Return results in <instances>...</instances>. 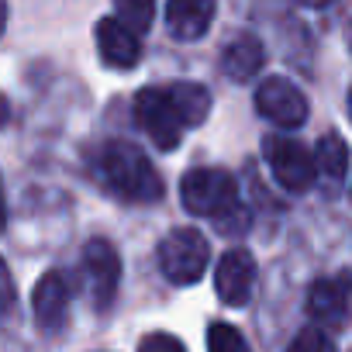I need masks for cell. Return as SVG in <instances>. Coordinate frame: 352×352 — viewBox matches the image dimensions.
<instances>
[{"label":"cell","mask_w":352,"mask_h":352,"mask_svg":"<svg viewBox=\"0 0 352 352\" xmlns=\"http://www.w3.org/2000/svg\"><path fill=\"white\" fill-rule=\"evenodd\" d=\"M314 169H321L324 176H331L335 184L345 180L349 173V145L338 131H328L321 142H318V155H314Z\"/></svg>","instance_id":"9a60e30c"},{"label":"cell","mask_w":352,"mask_h":352,"mask_svg":"<svg viewBox=\"0 0 352 352\" xmlns=\"http://www.w3.org/2000/svg\"><path fill=\"white\" fill-rule=\"evenodd\" d=\"M180 201L197 218H218L221 232H245V208L239 204V184L225 169H190L180 180Z\"/></svg>","instance_id":"7a4b0ae2"},{"label":"cell","mask_w":352,"mask_h":352,"mask_svg":"<svg viewBox=\"0 0 352 352\" xmlns=\"http://www.w3.org/2000/svg\"><path fill=\"white\" fill-rule=\"evenodd\" d=\"M80 270H83V283L87 294L94 300V307H111L118 283H121V256L107 239H90L83 256H80Z\"/></svg>","instance_id":"5b68a950"},{"label":"cell","mask_w":352,"mask_h":352,"mask_svg":"<svg viewBox=\"0 0 352 352\" xmlns=\"http://www.w3.org/2000/svg\"><path fill=\"white\" fill-rule=\"evenodd\" d=\"M32 311H35V324L42 331H56L63 328L66 314H69V283L59 270H49L32 294Z\"/></svg>","instance_id":"30bf717a"},{"label":"cell","mask_w":352,"mask_h":352,"mask_svg":"<svg viewBox=\"0 0 352 352\" xmlns=\"http://www.w3.org/2000/svg\"><path fill=\"white\" fill-rule=\"evenodd\" d=\"M214 290L221 304L245 307L256 290V259L249 249H228L214 266Z\"/></svg>","instance_id":"ba28073f"},{"label":"cell","mask_w":352,"mask_h":352,"mask_svg":"<svg viewBox=\"0 0 352 352\" xmlns=\"http://www.w3.org/2000/svg\"><path fill=\"white\" fill-rule=\"evenodd\" d=\"M166 97H169V107H173L176 118H180L184 128H201V124L208 121V111H211V94H208V87L180 80V83H173V87L166 90Z\"/></svg>","instance_id":"5bb4252c"},{"label":"cell","mask_w":352,"mask_h":352,"mask_svg":"<svg viewBox=\"0 0 352 352\" xmlns=\"http://www.w3.org/2000/svg\"><path fill=\"white\" fill-rule=\"evenodd\" d=\"M11 121V104H8V97L4 94H0V128H4Z\"/></svg>","instance_id":"44dd1931"},{"label":"cell","mask_w":352,"mask_h":352,"mask_svg":"<svg viewBox=\"0 0 352 352\" xmlns=\"http://www.w3.org/2000/svg\"><path fill=\"white\" fill-rule=\"evenodd\" d=\"M256 111L276 128H300L307 121V97L287 76H270L256 90Z\"/></svg>","instance_id":"52a82bcc"},{"label":"cell","mask_w":352,"mask_h":352,"mask_svg":"<svg viewBox=\"0 0 352 352\" xmlns=\"http://www.w3.org/2000/svg\"><path fill=\"white\" fill-rule=\"evenodd\" d=\"M263 63H266L263 42H259L256 35H249V32L235 35V38L221 49V69H225V76H232V80H239V83L252 80V76L263 69Z\"/></svg>","instance_id":"4fadbf2b"},{"label":"cell","mask_w":352,"mask_h":352,"mask_svg":"<svg viewBox=\"0 0 352 352\" xmlns=\"http://www.w3.org/2000/svg\"><path fill=\"white\" fill-rule=\"evenodd\" d=\"M4 25H8V8L0 4V35H4Z\"/></svg>","instance_id":"603a6c76"},{"label":"cell","mask_w":352,"mask_h":352,"mask_svg":"<svg viewBox=\"0 0 352 352\" xmlns=\"http://www.w3.org/2000/svg\"><path fill=\"white\" fill-rule=\"evenodd\" d=\"M94 176L121 201L155 204L162 201V176L148 162V155L131 142H104L94 155Z\"/></svg>","instance_id":"6da1fadb"},{"label":"cell","mask_w":352,"mask_h":352,"mask_svg":"<svg viewBox=\"0 0 352 352\" xmlns=\"http://www.w3.org/2000/svg\"><path fill=\"white\" fill-rule=\"evenodd\" d=\"M208 263H211V245L197 228H173L159 242V270L176 287L197 283L208 273Z\"/></svg>","instance_id":"3957f363"},{"label":"cell","mask_w":352,"mask_h":352,"mask_svg":"<svg viewBox=\"0 0 352 352\" xmlns=\"http://www.w3.org/2000/svg\"><path fill=\"white\" fill-rule=\"evenodd\" d=\"M8 228V201H4V184H0V232Z\"/></svg>","instance_id":"7402d4cb"},{"label":"cell","mask_w":352,"mask_h":352,"mask_svg":"<svg viewBox=\"0 0 352 352\" xmlns=\"http://www.w3.org/2000/svg\"><path fill=\"white\" fill-rule=\"evenodd\" d=\"M287 352H338V349H335V342H331L328 331H321V328H304V331L287 345Z\"/></svg>","instance_id":"ac0fdd59"},{"label":"cell","mask_w":352,"mask_h":352,"mask_svg":"<svg viewBox=\"0 0 352 352\" xmlns=\"http://www.w3.org/2000/svg\"><path fill=\"white\" fill-rule=\"evenodd\" d=\"M135 124L162 152H173L176 145H180V138H184V124H180V118L173 114L166 90H155V87L135 94Z\"/></svg>","instance_id":"8992f818"},{"label":"cell","mask_w":352,"mask_h":352,"mask_svg":"<svg viewBox=\"0 0 352 352\" xmlns=\"http://www.w3.org/2000/svg\"><path fill=\"white\" fill-rule=\"evenodd\" d=\"M307 311L311 318L321 324V331L328 328H342L345 314H349V280H318L307 294Z\"/></svg>","instance_id":"8fae6325"},{"label":"cell","mask_w":352,"mask_h":352,"mask_svg":"<svg viewBox=\"0 0 352 352\" xmlns=\"http://www.w3.org/2000/svg\"><path fill=\"white\" fill-rule=\"evenodd\" d=\"M97 52L107 69H131L142 59V38L128 32L118 18H100L97 21Z\"/></svg>","instance_id":"9c48e42d"},{"label":"cell","mask_w":352,"mask_h":352,"mask_svg":"<svg viewBox=\"0 0 352 352\" xmlns=\"http://www.w3.org/2000/svg\"><path fill=\"white\" fill-rule=\"evenodd\" d=\"M138 352H187V349H184V342H180V338L169 335V331H152V335H145V338H142Z\"/></svg>","instance_id":"d6986e66"},{"label":"cell","mask_w":352,"mask_h":352,"mask_svg":"<svg viewBox=\"0 0 352 352\" xmlns=\"http://www.w3.org/2000/svg\"><path fill=\"white\" fill-rule=\"evenodd\" d=\"M208 352H252L242 331L228 321H214L208 328Z\"/></svg>","instance_id":"e0dca14e"},{"label":"cell","mask_w":352,"mask_h":352,"mask_svg":"<svg viewBox=\"0 0 352 352\" xmlns=\"http://www.w3.org/2000/svg\"><path fill=\"white\" fill-rule=\"evenodd\" d=\"M14 300H18V287H14V276H11L8 263L0 259V314H11V311H14Z\"/></svg>","instance_id":"ffe728a7"},{"label":"cell","mask_w":352,"mask_h":352,"mask_svg":"<svg viewBox=\"0 0 352 352\" xmlns=\"http://www.w3.org/2000/svg\"><path fill=\"white\" fill-rule=\"evenodd\" d=\"M114 18H118L128 32L142 35V32H148V25H152V18H155V4H148V0H121V4L114 8Z\"/></svg>","instance_id":"2e32d148"},{"label":"cell","mask_w":352,"mask_h":352,"mask_svg":"<svg viewBox=\"0 0 352 352\" xmlns=\"http://www.w3.org/2000/svg\"><path fill=\"white\" fill-rule=\"evenodd\" d=\"M263 155H266V162L273 169V180L283 190L300 194V190H307L314 184V176H318L314 155L297 138H290V135H270L263 142Z\"/></svg>","instance_id":"277c9868"},{"label":"cell","mask_w":352,"mask_h":352,"mask_svg":"<svg viewBox=\"0 0 352 352\" xmlns=\"http://www.w3.org/2000/svg\"><path fill=\"white\" fill-rule=\"evenodd\" d=\"M214 21V4L211 0H169L166 4V28L173 38L194 42L204 38Z\"/></svg>","instance_id":"7c38bea8"}]
</instances>
